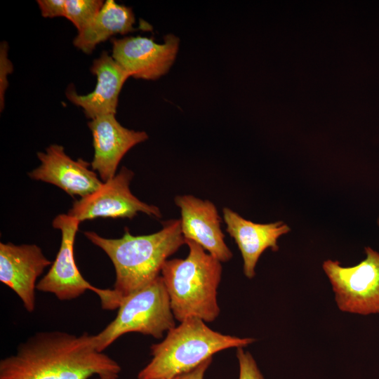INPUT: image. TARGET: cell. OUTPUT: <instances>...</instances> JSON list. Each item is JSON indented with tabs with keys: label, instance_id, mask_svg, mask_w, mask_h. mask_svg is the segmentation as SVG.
Masks as SVG:
<instances>
[{
	"label": "cell",
	"instance_id": "obj_1",
	"mask_svg": "<svg viewBox=\"0 0 379 379\" xmlns=\"http://www.w3.org/2000/svg\"><path fill=\"white\" fill-rule=\"evenodd\" d=\"M120 365L95 347L94 335L39 331L0 361V379H117Z\"/></svg>",
	"mask_w": 379,
	"mask_h": 379
},
{
	"label": "cell",
	"instance_id": "obj_2",
	"mask_svg": "<svg viewBox=\"0 0 379 379\" xmlns=\"http://www.w3.org/2000/svg\"><path fill=\"white\" fill-rule=\"evenodd\" d=\"M84 235L111 260L115 270L113 289L122 298L158 277L168 258L186 245L180 219L164 222L161 230L147 235H132L127 227L119 239L105 238L90 231Z\"/></svg>",
	"mask_w": 379,
	"mask_h": 379
},
{
	"label": "cell",
	"instance_id": "obj_9",
	"mask_svg": "<svg viewBox=\"0 0 379 379\" xmlns=\"http://www.w3.org/2000/svg\"><path fill=\"white\" fill-rule=\"evenodd\" d=\"M158 44L140 36L113 38L112 56L131 77L155 80L168 72L178 51L177 36L170 34Z\"/></svg>",
	"mask_w": 379,
	"mask_h": 379
},
{
	"label": "cell",
	"instance_id": "obj_13",
	"mask_svg": "<svg viewBox=\"0 0 379 379\" xmlns=\"http://www.w3.org/2000/svg\"><path fill=\"white\" fill-rule=\"evenodd\" d=\"M88 126L92 133L94 148L91 167L104 182L116 175L120 161L128 150L148 139L145 131L124 127L115 114L97 117L88 122Z\"/></svg>",
	"mask_w": 379,
	"mask_h": 379
},
{
	"label": "cell",
	"instance_id": "obj_11",
	"mask_svg": "<svg viewBox=\"0 0 379 379\" xmlns=\"http://www.w3.org/2000/svg\"><path fill=\"white\" fill-rule=\"evenodd\" d=\"M174 200L180 210V226L185 239L197 243L221 262L229 261L232 253L225 241L215 204L191 194L177 195Z\"/></svg>",
	"mask_w": 379,
	"mask_h": 379
},
{
	"label": "cell",
	"instance_id": "obj_17",
	"mask_svg": "<svg viewBox=\"0 0 379 379\" xmlns=\"http://www.w3.org/2000/svg\"><path fill=\"white\" fill-rule=\"evenodd\" d=\"M105 1L102 0H65V18L83 30L99 13Z\"/></svg>",
	"mask_w": 379,
	"mask_h": 379
},
{
	"label": "cell",
	"instance_id": "obj_18",
	"mask_svg": "<svg viewBox=\"0 0 379 379\" xmlns=\"http://www.w3.org/2000/svg\"><path fill=\"white\" fill-rule=\"evenodd\" d=\"M239 379H265L252 354L243 347L237 349Z\"/></svg>",
	"mask_w": 379,
	"mask_h": 379
},
{
	"label": "cell",
	"instance_id": "obj_19",
	"mask_svg": "<svg viewBox=\"0 0 379 379\" xmlns=\"http://www.w3.org/2000/svg\"><path fill=\"white\" fill-rule=\"evenodd\" d=\"M8 46L6 41H2L0 46V109L4 107V94L8 86V76L13 72V65L8 59Z\"/></svg>",
	"mask_w": 379,
	"mask_h": 379
},
{
	"label": "cell",
	"instance_id": "obj_12",
	"mask_svg": "<svg viewBox=\"0 0 379 379\" xmlns=\"http://www.w3.org/2000/svg\"><path fill=\"white\" fill-rule=\"evenodd\" d=\"M37 157L41 164L28 173L29 177L54 185L72 197H85L102 184L94 171L89 169L88 162L72 159L61 145L53 144L45 152H38Z\"/></svg>",
	"mask_w": 379,
	"mask_h": 379
},
{
	"label": "cell",
	"instance_id": "obj_15",
	"mask_svg": "<svg viewBox=\"0 0 379 379\" xmlns=\"http://www.w3.org/2000/svg\"><path fill=\"white\" fill-rule=\"evenodd\" d=\"M91 72L97 79L94 90L86 95H79L74 88L69 87L66 91L67 99L81 107L86 117L91 119L116 114L119 93L131 76L106 51L93 60Z\"/></svg>",
	"mask_w": 379,
	"mask_h": 379
},
{
	"label": "cell",
	"instance_id": "obj_6",
	"mask_svg": "<svg viewBox=\"0 0 379 379\" xmlns=\"http://www.w3.org/2000/svg\"><path fill=\"white\" fill-rule=\"evenodd\" d=\"M80 222L67 214H60L53 220V227L61 232V244L55 260L48 273L37 282L36 290L53 294L60 300H70L87 290L100 298L102 308H119L123 298L112 288H100L86 280L80 273L74 256V244Z\"/></svg>",
	"mask_w": 379,
	"mask_h": 379
},
{
	"label": "cell",
	"instance_id": "obj_5",
	"mask_svg": "<svg viewBox=\"0 0 379 379\" xmlns=\"http://www.w3.org/2000/svg\"><path fill=\"white\" fill-rule=\"evenodd\" d=\"M116 317L94 335L96 349L103 352L119 337L139 333L156 339L175 327L169 296L161 275L124 298Z\"/></svg>",
	"mask_w": 379,
	"mask_h": 379
},
{
	"label": "cell",
	"instance_id": "obj_7",
	"mask_svg": "<svg viewBox=\"0 0 379 379\" xmlns=\"http://www.w3.org/2000/svg\"><path fill=\"white\" fill-rule=\"evenodd\" d=\"M365 253V259L354 266L343 267L332 260L322 265L337 307L343 312L379 314V253L366 247Z\"/></svg>",
	"mask_w": 379,
	"mask_h": 379
},
{
	"label": "cell",
	"instance_id": "obj_14",
	"mask_svg": "<svg viewBox=\"0 0 379 379\" xmlns=\"http://www.w3.org/2000/svg\"><path fill=\"white\" fill-rule=\"evenodd\" d=\"M222 213L226 231L234 239L241 254L244 274L253 279L261 255L267 248L277 251L279 238L289 232L291 228L282 221L255 223L227 207L223 208Z\"/></svg>",
	"mask_w": 379,
	"mask_h": 379
},
{
	"label": "cell",
	"instance_id": "obj_10",
	"mask_svg": "<svg viewBox=\"0 0 379 379\" xmlns=\"http://www.w3.org/2000/svg\"><path fill=\"white\" fill-rule=\"evenodd\" d=\"M51 264L36 244L0 243V281L17 294L28 312L35 309L37 279Z\"/></svg>",
	"mask_w": 379,
	"mask_h": 379
},
{
	"label": "cell",
	"instance_id": "obj_22",
	"mask_svg": "<svg viewBox=\"0 0 379 379\" xmlns=\"http://www.w3.org/2000/svg\"><path fill=\"white\" fill-rule=\"evenodd\" d=\"M95 379H105V378H96Z\"/></svg>",
	"mask_w": 379,
	"mask_h": 379
},
{
	"label": "cell",
	"instance_id": "obj_21",
	"mask_svg": "<svg viewBox=\"0 0 379 379\" xmlns=\"http://www.w3.org/2000/svg\"><path fill=\"white\" fill-rule=\"evenodd\" d=\"M212 359L213 358H211L204 361L197 368L189 372L174 375L170 378H162L158 379H205V374L208 367L211 364Z\"/></svg>",
	"mask_w": 379,
	"mask_h": 379
},
{
	"label": "cell",
	"instance_id": "obj_20",
	"mask_svg": "<svg viewBox=\"0 0 379 379\" xmlns=\"http://www.w3.org/2000/svg\"><path fill=\"white\" fill-rule=\"evenodd\" d=\"M44 18L65 17V0H37Z\"/></svg>",
	"mask_w": 379,
	"mask_h": 379
},
{
	"label": "cell",
	"instance_id": "obj_3",
	"mask_svg": "<svg viewBox=\"0 0 379 379\" xmlns=\"http://www.w3.org/2000/svg\"><path fill=\"white\" fill-rule=\"evenodd\" d=\"M185 241L187 257L167 260L161 271L171 310L179 322L188 318L212 322L220 314L218 288L222 262L197 243Z\"/></svg>",
	"mask_w": 379,
	"mask_h": 379
},
{
	"label": "cell",
	"instance_id": "obj_16",
	"mask_svg": "<svg viewBox=\"0 0 379 379\" xmlns=\"http://www.w3.org/2000/svg\"><path fill=\"white\" fill-rule=\"evenodd\" d=\"M135 19L131 8L113 0L105 1L94 19L73 40L76 48L90 54L99 44L117 34H125L137 30Z\"/></svg>",
	"mask_w": 379,
	"mask_h": 379
},
{
	"label": "cell",
	"instance_id": "obj_23",
	"mask_svg": "<svg viewBox=\"0 0 379 379\" xmlns=\"http://www.w3.org/2000/svg\"><path fill=\"white\" fill-rule=\"evenodd\" d=\"M378 225H379V218H378Z\"/></svg>",
	"mask_w": 379,
	"mask_h": 379
},
{
	"label": "cell",
	"instance_id": "obj_4",
	"mask_svg": "<svg viewBox=\"0 0 379 379\" xmlns=\"http://www.w3.org/2000/svg\"><path fill=\"white\" fill-rule=\"evenodd\" d=\"M255 341L222 334L198 318H188L150 347L152 359L138 373V379L170 378L189 372L213 356L230 348L245 347Z\"/></svg>",
	"mask_w": 379,
	"mask_h": 379
},
{
	"label": "cell",
	"instance_id": "obj_8",
	"mask_svg": "<svg viewBox=\"0 0 379 379\" xmlns=\"http://www.w3.org/2000/svg\"><path fill=\"white\" fill-rule=\"evenodd\" d=\"M133 172L125 166L110 180L88 196L75 201L67 215L80 222L98 218H129L141 212L155 218H161L160 209L141 201L131 192Z\"/></svg>",
	"mask_w": 379,
	"mask_h": 379
}]
</instances>
